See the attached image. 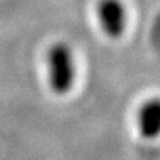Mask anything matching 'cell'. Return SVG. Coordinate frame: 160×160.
I'll use <instances>...</instances> for the list:
<instances>
[{
  "instance_id": "obj_1",
  "label": "cell",
  "mask_w": 160,
  "mask_h": 160,
  "mask_svg": "<svg viewBox=\"0 0 160 160\" xmlns=\"http://www.w3.org/2000/svg\"><path fill=\"white\" fill-rule=\"evenodd\" d=\"M47 79L51 91L66 95L71 91L76 80V60L73 51L66 42H58L47 52Z\"/></svg>"
},
{
  "instance_id": "obj_3",
  "label": "cell",
  "mask_w": 160,
  "mask_h": 160,
  "mask_svg": "<svg viewBox=\"0 0 160 160\" xmlns=\"http://www.w3.org/2000/svg\"><path fill=\"white\" fill-rule=\"evenodd\" d=\"M136 127L144 139L160 138V98H151L140 106L136 113Z\"/></svg>"
},
{
  "instance_id": "obj_2",
  "label": "cell",
  "mask_w": 160,
  "mask_h": 160,
  "mask_svg": "<svg viewBox=\"0 0 160 160\" xmlns=\"http://www.w3.org/2000/svg\"><path fill=\"white\" fill-rule=\"evenodd\" d=\"M99 24L104 35L119 39L127 28V9L122 0H100L96 7Z\"/></svg>"
}]
</instances>
